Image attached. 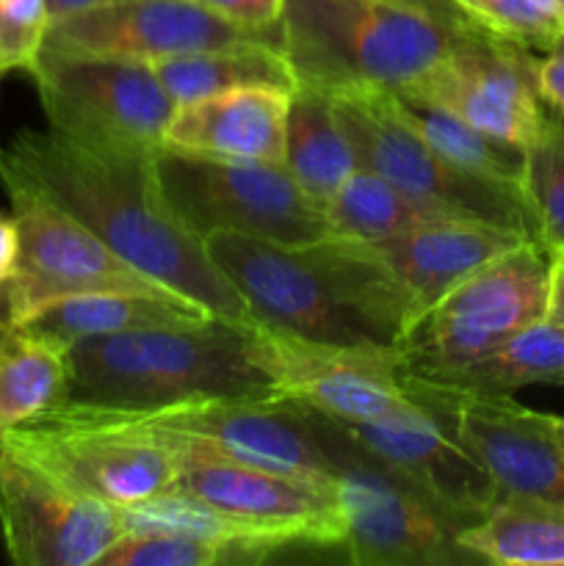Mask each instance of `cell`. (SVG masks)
<instances>
[{"label": "cell", "mask_w": 564, "mask_h": 566, "mask_svg": "<svg viewBox=\"0 0 564 566\" xmlns=\"http://www.w3.org/2000/svg\"><path fill=\"white\" fill-rule=\"evenodd\" d=\"M155 155L100 147L55 130H25L0 149V180H14L103 238L127 263L205 304L216 318L254 315L202 238L194 235L158 180Z\"/></svg>", "instance_id": "1"}, {"label": "cell", "mask_w": 564, "mask_h": 566, "mask_svg": "<svg viewBox=\"0 0 564 566\" xmlns=\"http://www.w3.org/2000/svg\"><path fill=\"white\" fill-rule=\"evenodd\" d=\"M254 321L326 346L401 352L415 304L385 254L370 241L324 235L310 243L205 238Z\"/></svg>", "instance_id": "2"}, {"label": "cell", "mask_w": 564, "mask_h": 566, "mask_svg": "<svg viewBox=\"0 0 564 566\" xmlns=\"http://www.w3.org/2000/svg\"><path fill=\"white\" fill-rule=\"evenodd\" d=\"M66 401L108 409H160L205 398L280 396L258 321L88 337L66 348Z\"/></svg>", "instance_id": "3"}, {"label": "cell", "mask_w": 564, "mask_h": 566, "mask_svg": "<svg viewBox=\"0 0 564 566\" xmlns=\"http://www.w3.org/2000/svg\"><path fill=\"white\" fill-rule=\"evenodd\" d=\"M280 33L299 86L343 97L412 86L468 31L385 0H285Z\"/></svg>", "instance_id": "4"}, {"label": "cell", "mask_w": 564, "mask_h": 566, "mask_svg": "<svg viewBox=\"0 0 564 566\" xmlns=\"http://www.w3.org/2000/svg\"><path fill=\"white\" fill-rule=\"evenodd\" d=\"M332 105L359 166L390 180L431 216L481 221L534 238L523 188L473 175L442 158L404 119L390 92L343 94L332 97Z\"/></svg>", "instance_id": "5"}, {"label": "cell", "mask_w": 564, "mask_h": 566, "mask_svg": "<svg viewBox=\"0 0 564 566\" xmlns=\"http://www.w3.org/2000/svg\"><path fill=\"white\" fill-rule=\"evenodd\" d=\"M0 448L116 509L160 495L177 479L171 448L125 409L61 401L6 431Z\"/></svg>", "instance_id": "6"}, {"label": "cell", "mask_w": 564, "mask_h": 566, "mask_svg": "<svg viewBox=\"0 0 564 566\" xmlns=\"http://www.w3.org/2000/svg\"><path fill=\"white\" fill-rule=\"evenodd\" d=\"M155 166L177 219L202 241L227 232L296 247L332 235L324 208L299 188L285 164L160 147Z\"/></svg>", "instance_id": "7"}, {"label": "cell", "mask_w": 564, "mask_h": 566, "mask_svg": "<svg viewBox=\"0 0 564 566\" xmlns=\"http://www.w3.org/2000/svg\"><path fill=\"white\" fill-rule=\"evenodd\" d=\"M50 130L100 147H164L177 103L149 61L39 50L28 70Z\"/></svg>", "instance_id": "8"}, {"label": "cell", "mask_w": 564, "mask_h": 566, "mask_svg": "<svg viewBox=\"0 0 564 566\" xmlns=\"http://www.w3.org/2000/svg\"><path fill=\"white\" fill-rule=\"evenodd\" d=\"M556 260L525 241L431 304L401 343L404 368L462 363L547 318Z\"/></svg>", "instance_id": "9"}, {"label": "cell", "mask_w": 564, "mask_h": 566, "mask_svg": "<svg viewBox=\"0 0 564 566\" xmlns=\"http://www.w3.org/2000/svg\"><path fill=\"white\" fill-rule=\"evenodd\" d=\"M127 412L144 423L197 437L219 457L296 475L321 486H337L341 431L326 415L293 398H205Z\"/></svg>", "instance_id": "10"}, {"label": "cell", "mask_w": 564, "mask_h": 566, "mask_svg": "<svg viewBox=\"0 0 564 566\" xmlns=\"http://www.w3.org/2000/svg\"><path fill=\"white\" fill-rule=\"evenodd\" d=\"M0 182L9 191L11 213L20 227L17 269L11 280L0 285V304L9 329L25 324L44 304L81 293H180L127 263L103 238L36 191L14 180Z\"/></svg>", "instance_id": "11"}, {"label": "cell", "mask_w": 564, "mask_h": 566, "mask_svg": "<svg viewBox=\"0 0 564 566\" xmlns=\"http://www.w3.org/2000/svg\"><path fill=\"white\" fill-rule=\"evenodd\" d=\"M404 390L495 479L501 495L564 506V415L536 412L512 392L440 385L404 370Z\"/></svg>", "instance_id": "12"}, {"label": "cell", "mask_w": 564, "mask_h": 566, "mask_svg": "<svg viewBox=\"0 0 564 566\" xmlns=\"http://www.w3.org/2000/svg\"><path fill=\"white\" fill-rule=\"evenodd\" d=\"M341 437L337 497L343 514L341 547L348 562L357 566L479 564L459 545V531L464 528L459 520L379 459L359 451L343 431Z\"/></svg>", "instance_id": "13"}, {"label": "cell", "mask_w": 564, "mask_h": 566, "mask_svg": "<svg viewBox=\"0 0 564 566\" xmlns=\"http://www.w3.org/2000/svg\"><path fill=\"white\" fill-rule=\"evenodd\" d=\"M0 534L17 566H92L127 531L114 503L0 448Z\"/></svg>", "instance_id": "14"}, {"label": "cell", "mask_w": 564, "mask_h": 566, "mask_svg": "<svg viewBox=\"0 0 564 566\" xmlns=\"http://www.w3.org/2000/svg\"><path fill=\"white\" fill-rule=\"evenodd\" d=\"M144 426H149L158 440L166 442L175 453L177 479L171 484L175 490L188 492V495L199 497L221 512L249 520V523L299 534L318 547L343 545V514L337 486H321L313 481L296 479V475L236 462V459L208 451L191 434L160 429L153 423Z\"/></svg>", "instance_id": "15"}, {"label": "cell", "mask_w": 564, "mask_h": 566, "mask_svg": "<svg viewBox=\"0 0 564 566\" xmlns=\"http://www.w3.org/2000/svg\"><path fill=\"white\" fill-rule=\"evenodd\" d=\"M401 92L431 99L479 130L523 149L547 116L540 61L529 48L487 28L462 33L446 59Z\"/></svg>", "instance_id": "16"}, {"label": "cell", "mask_w": 564, "mask_h": 566, "mask_svg": "<svg viewBox=\"0 0 564 566\" xmlns=\"http://www.w3.org/2000/svg\"><path fill=\"white\" fill-rule=\"evenodd\" d=\"M243 42H274L280 28L258 31L224 20L197 0H111L97 9L50 22L42 48L61 53L160 61Z\"/></svg>", "instance_id": "17"}, {"label": "cell", "mask_w": 564, "mask_h": 566, "mask_svg": "<svg viewBox=\"0 0 564 566\" xmlns=\"http://www.w3.org/2000/svg\"><path fill=\"white\" fill-rule=\"evenodd\" d=\"M280 396L335 420H385L418 409L404 390L401 352L304 340L258 321Z\"/></svg>", "instance_id": "18"}, {"label": "cell", "mask_w": 564, "mask_h": 566, "mask_svg": "<svg viewBox=\"0 0 564 566\" xmlns=\"http://www.w3.org/2000/svg\"><path fill=\"white\" fill-rule=\"evenodd\" d=\"M330 418V415H326ZM332 423L368 457L418 486L468 528L501 497L490 470L448 434L418 403L415 412L385 420H335Z\"/></svg>", "instance_id": "19"}, {"label": "cell", "mask_w": 564, "mask_h": 566, "mask_svg": "<svg viewBox=\"0 0 564 566\" xmlns=\"http://www.w3.org/2000/svg\"><path fill=\"white\" fill-rule=\"evenodd\" d=\"M525 241H534V238L506 230V227L462 219H431L401 235L376 241L374 247L385 254L398 280L407 285L415 304V321H418L459 282Z\"/></svg>", "instance_id": "20"}, {"label": "cell", "mask_w": 564, "mask_h": 566, "mask_svg": "<svg viewBox=\"0 0 564 566\" xmlns=\"http://www.w3.org/2000/svg\"><path fill=\"white\" fill-rule=\"evenodd\" d=\"M288 99L291 94L276 88H232L177 105L164 147L285 164Z\"/></svg>", "instance_id": "21"}, {"label": "cell", "mask_w": 564, "mask_h": 566, "mask_svg": "<svg viewBox=\"0 0 564 566\" xmlns=\"http://www.w3.org/2000/svg\"><path fill=\"white\" fill-rule=\"evenodd\" d=\"M216 318L205 304L171 293V296H149V293H81V296L55 298L33 313L20 329L44 337L53 346L70 348L72 343L88 337L119 335L136 329H169V326H197Z\"/></svg>", "instance_id": "22"}, {"label": "cell", "mask_w": 564, "mask_h": 566, "mask_svg": "<svg viewBox=\"0 0 564 566\" xmlns=\"http://www.w3.org/2000/svg\"><path fill=\"white\" fill-rule=\"evenodd\" d=\"M155 75L177 105L232 88H276L293 94L296 75L274 42H243L153 61Z\"/></svg>", "instance_id": "23"}, {"label": "cell", "mask_w": 564, "mask_h": 566, "mask_svg": "<svg viewBox=\"0 0 564 566\" xmlns=\"http://www.w3.org/2000/svg\"><path fill=\"white\" fill-rule=\"evenodd\" d=\"M404 370L440 385L479 392H514L525 385H564V326L545 318L481 357Z\"/></svg>", "instance_id": "24"}, {"label": "cell", "mask_w": 564, "mask_h": 566, "mask_svg": "<svg viewBox=\"0 0 564 566\" xmlns=\"http://www.w3.org/2000/svg\"><path fill=\"white\" fill-rule=\"evenodd\" d=\"M285 169L321 208L354 171L363 169L337 122L332 97L315 88L299 86L288 99Z\"/></svg>", "instance_id": "25"}, {"label": "cell", "mask_w": 564, "mask_h": 566, "mask_svg": "<svg viewBox=\"0 0 564 566\" xmlns=\"http://www.w3.org/2000/svg\"><path fill=\"white\" fill-rule=\"evenodd\" d=\"M459 545L479 564L564 566V506L501 495L479 523L459 531Z\"/></svg>", "instance_id": "26"}, {"label": "cell", "mask_w": 564, "mask_h": 566, "mask_svg": "<svg viewBox=\"0 0 564 566\" xmlns=\"http://www.w3.org/2000/svg\"><path fill=\"white\" fill-rule=\"evenodd\" d=\"M66 392L70 365L64 348L20 326L0 337V437L59 407Z\"/></svg>", "instance_id": "27"}, {"label": "cell", "mask_w": 564, "mask_h": 566, "mask_svg": "<svg viewBox=\"0 0 564 566\" xmlns=\"http://www.w3.org/2000/svg\"><path fill=\"white\" fill-rule=\"evenodd\" d=\"M396 99L404 119L424 136L431 149L448 158L451 164L473 171V175L492 177V180L523 182L525 149L518 144H509L503 138L490 136L479 130L453 111L431 103V99L418 97L409 92H390Z\"/></svg>", "instance_id": "28"}, {"label": "cell", "mask_w": 564, "mask_h": 566, "mask_svg": "<svg viewBox=\"0 0 564 566\" xmlns=\"http://www.w3.org/2000/svg\"><path fill=\"white\" fill-rule=\"evenodd\" d=\"M119 514L127 534H180L210 542H291L296 547H318L299 534L265 528V525L221 512L175 486L147 501L119 509Z\"/></svg>", "instance_id": "29"}, {"label": "cell", "mask_w": 564, "mask_h": 566, "mask_svg": "<svg viewBox=\"0 0 564 566\" xmlns=\"http://www.w3.org/2000/svg\"><path fill=\"white\" fill-rule=\"evenodd\" d=\"M326 221L335 235L359 238V241H387L424 221L437 219L429 210L407 197L370 169H357L324 205Z\"/></svg>", "instance_id": "30"}, {"label": "cell", "mask_w": 564, "mask_h": 566, "mask_svg": "<svg viewBox=\"0 0 564 566\" xmlns=\"http://www.w3.org/2000/svg\"><path fill=\"white\" fill-rule=\"evenodd\" d=\"M296 551L291 542H210L180 534H127L103 566H221L263 564Z\"/></svg>", "instance_id": "31"}, {"label": "cell", "mask_w": 564, "mask_h": 566, "mask_svg": "<svg viewBox=\"0 0 564 566\" xmlns=\"http://www.w3.org/2000/svg\"><path fill=\"white\" fill-rule=\"evenodd\" d=\"M523 197L534 221L536 243L564 254V122L547 108L534 142L525 147Z\"/></svg>", "instance_id": "32"}, {"label": "cell", "mask_w": 564, "mask_h": 566, "mask_svg": "<svg viewBox=\"0 0 564 566\" xmlns=\"http://www.w3.org/2000/svg\"><path fill=\"white\" fill-rule=\"evenodd\" d=\"M473 17L503 39L529 50H551L564 39V0H479Z\"/></svg>", "instance_id": "33"}, {"label": "cell", "mask_w": 564, "mask_h": 566, "mask_svg": "<svg viewBox=\"0 0 564 566\" xmlns=\"http://www.w3.org/2000/svg\"><path fill=\"white\" fill-rule=\"evenodd\" d=\"M50 14L44 0H0V66L31 70L48 36Z\"/></svg>", "instance_id": "34"}, {"label": "cell", "mask_w": 564, "mask_h": 566, "mask_svg": "<svg viewBox=\"0 0 564 566\" xmlns=\"http://www.w3.org/2000/svg\"><path fill=\"white\" fill-rule=\"evenodd\" d=\"M197 3L216 11L224 20L247 28H258V31L280 28L282 9H285V0H197Z\"/></svg>", "instance_id": "35"}, {"label": "cell", "mask_w": 564, "mask_h": 566, "mask_svg": "<svg viewBox=\"0 0 564 566\" xmlns=\"http://www.w3.org/2000/svg\"><path fill=\"white\" fill-rule=\"evenodd\" d=\"M540 92L547 108L564 122V39H558L545 59H540Z\"/></svg>", "instance_id": "36"}, {"label": "cell", "mask_w": 564, "mask_h": 566, "mask_svg": "<svg viewBox=\"0 0 564 566\" xmlns=\"http://www.w3.org/2000/svg\"><path fill=\"white\" fill-rule=\"evenodd\" d=\"M385 3L407 6V9L424 11V14L435 17V20L446 22V25L459 28V31H470V28H484L459 0H385Z\"/></svg>", "instance_id": "37"}, {"label": "cell", "mask_w": 564, "mask_h": 566, "mask_svg": "<svg viewBox=\"0 0 564 566\" xmlns=\"http://www.w3.org/2000/svg\"><path fill=\"white\" fill-rule=\"evenodd\" d=\"M20 258V227L14 213L0 216V285L11 280Z\"/></svg>", "instance_id": "38"}, {"label": "cell", "mask_w": 564, "mask_h": 566, "mask_svg": "<svg viewBox=\"0 0 564 566\" xmlns=\"http://www.w3.org/2000/svg\"><path fill=\"white\" fill-rule=\"evenodd\" d=\"M44 3H48L50 22H59V20H66V17H72V14H81V11L97 9V6L111 3V0H44Z\"/></svg>", "instance_id": "39"}, {"label": "cell", "mask_w": 564, "mask_h": 566, "mask_svg": "<svg viewBox=\"0 0 564 566\" xmlns=\"http://www.w3.org/2000/svg\"><path fill=\"white\" fill-rule=\"evenodd\" d=\"M547 321L564 326V271L553 269V287H551V304H547Z\"/></svg>", "instance_id": "40"}, {"label": "cell", "mask_w": 564, "mask_h": 566, "mask_svg": "<svg viewBox=\"0 0 564 566\" xmlns=\"http://www.w3.org/2000/svg\"><path fill=\"white\" fill-rule=\"evenodd\" d=\"M9 332V324H6V315H3V304H0V337Z\"/></svg>", "instance_id": "41"}, {"label": "cell", "mask_w": 564, "mask_h": 566, "mask_svg": "<svg viewBox=\"0 0 564 566\" xmlns=\"http://www.w3.org/2000/svg\"><path fill=\"white\" fill-rule=\"evenodd\" d=\"M459 3H462V6H464V9H468V11H470V14H473V6H476V3H479V0H459Z\"/></svg>", "instance_id": "42"}, {"label": "cell", "mask_w": 564, "mask_h": 566, "mask_svg": "<svg viewBox=\"0 0 564 566\" xmlns=\"http://www.w3.org/2000/svg\"><path fill=\"white\" fill-rule=\"evenodd\" d=\"M553 260H556V265H558V269L564 271V254H556V258H553Z\"/></svg>", "instance_id": "43"}, {"label": "cell", "mask_w": 564, "mask_h": 566, "mask_svg": "<svg viewBox=\"0 0 564 566\" xmlns=\"http://www.w3.org/2000/svg\"><path fill=\"white\" fill-rule=\"evenodd\" d=\"M0 75H3V72H0Z\"/></svg>", "instance_id": "44"}]
</instances>
